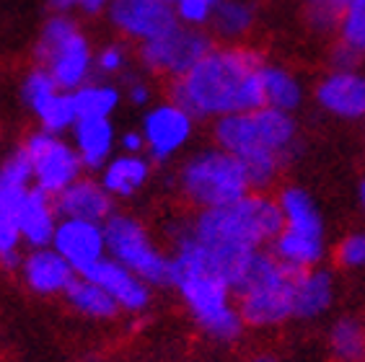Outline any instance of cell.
I'll return each mask as SVG.
<instances>
[{
	"label": "cell",
	"mask_w": 365,
	"mask_h": 362,
	"mask_svg": "<svg viewBox=\"0 0 365 362\" xmlns=\"http://www.w3.org/2000/svg\"><path fill=\"white\" fill-rule=\"evenodd\" d=\"M127 65H130V49L122 42H109L101 49H96L93 55V73L101 78H114V76H125Z\"/></svg>",
	"instance_id": "obj_34"
},
{
	"label": "cell",
	"mask_w": 365,
	"mask_h": 362,
	"mask_svg": "<svg viewBox=\"0 0 365 362\" xmlns=\"http://www.w3.org/2000/svg\"><path fill=\"white\" fill-rule=\"evenodd\" d=\"M55 14H73L78 11V0H47Z\"/></svg>",
	"instance_id": "obj_41"
},
{
	"label": "cell",
	"mask_w": 365,
	"mask_h": 362,
	"mask_svg": "<svg viewBox=\"0 0 365 362\" xmlns=\"http://www.w3.org/2000/svg\"><path fill=\"white\" fill-rule=\"evenodd\" d=\"M55 207L60 217H81L93 223H106L114 212V197L104 184L91 176H78L71 187H65L55 197Z\"/></svg>",
	"instance_id": "obj_17"
},
{
	"label": "cell",
	"mask_w": 365,
	"mask_h": 362,
	"mask_svg": "<svg viewBox=\"0 0 365 362\" xmlns=\"http://www.w3.org/2000/svg\"><path fill=\"white\" fill-rule=\"evenodd\" d=\"M269 246H272L274 257L295 272L319 267L324 262V257H327V241H324V236L303 233V230L280 228V233L274 236V241Z\"/></svg>",
	"instance_id": "obj_22"
},
{
	"label": "cell",
	"mask_w": 365,
	"mask_h": 362,
	"mask_svg": "<svg viewBox=\"0 0 365 362\" xmlns=\"http://www.w3.org/2000/svg\"><path fill=\"white\" fill-rule=\"evenodd\" d=\"M106 230V257L133 269L150 287L169 285L171 257L155 246L150 230L133 215L112 212L104 223Z\"/></svg>",
	"instance_id": "obj_8"
},
{
	"label": "cell",
	"mask_w": 365,
	"mask_h": 362,
	"mask_svg": "<svg viewBox=\"0 0 365 362\" xmlns=\"http://www.w3.org/2000/svg\"><path fill=\"white\" fill-rule=\"evenodd\" d=\"M112 3L114 0H78V11H83V14H88V16H96V14H101V11H106Z\"/></svg>",
	"instance_id": "obj_40"
},
{
	"label": "cell",
	"mask_w": 365,
	"mask_h": 362,
	"mask_svg": "<svg viewBox=\"0 0 365 362\" xmlns=\"http://www.w3.org/2000/svg\"><path fill=\"white\" fill-rule=\"evenodd\" d=\"M337 42L365 55V0H352L344 8L337 24Z\"/></svg>",
	"instance_id": "obj_32"
},
{
	"label": "cell",
	"mask_w": 365,
	"mask_h": 362,
	"mask_svg": "<svg viewBox=\"0 0 365 362\" xmlns=\"http://www.w3.org/2000/svg\"><path fill=\"white\" fill-rule=\"evenodd\" d=\"M212 47H215V39L207 29L176 24L166 34L138 44V60L150 76H163L174 81V78H182L190 68H195Z\"/></svg>",
	"instance_id": "obj_9"
},
{
	"label": "cell",
	"mask_w": 365,
	"mask_h": 362,
	"mask_svg": "<svg viewBox=\"0 0 365 362\" xmlns=\"http://www.w3.org/2000/svg\"><path fill=\"white\" fill-rule=\"evenodd\" d=\"M14 217L21 230L24 246L39 249V246L52 244L55 228L60 223V212L55 207V197L44 195L42 189L31 187L26 192L19 207L14 210Z\"/></svg>",
	"instance_id": "obj_19"
},
{
	"label": "cell",
	"mask_w": 365,
	"mask_h": 362,
	"mask_svg": "<svg viewBox=\"0 0 365 362\" xmlns=\"http://www.w3.org/2000/svg\"><path fill=\"white\" fill-rule=\"evenodd\" d=\"M215 6H218V0H174V3H171L176 21L184 24V26H195V29L210 26Z\"/></svg>",
	"instance_id": "obj_36"
},
{
	"label": "cell",
	"mask_w": 365,
	"mask_h": 362,
	"mask_svg": "<svg viewBox=\"0 0 365 362\" xmlns=\"http://www.w3.org/2000/svg\"><path fill=\"white\" fill-rule=\"evenodd\" d=\"M73 93V104H76L78 119L86 117H101V119H112V114L120 109L122 101V90L106 81V78H91L86 81L83 86H78Z\"/></svg>",
	"instance_id": "obj_27"
},
{
	"label": "cell",
	"mask_w": 365,
	"mask_h": 362,
	"mask_svg": "<svg viewBox=\"0 0 365 362\" xmlns=\"http://www.w3.org/2000/svg\"><path fill=\"white\" fill-rule=\"evenodd\" d=\"M363 60H365V55H360V52H355V49H350L347 44H342V42L334 44V47H331V52H329L331 70L363 68Z\"/></svg>",
	"instance_id": "obj_38"
},
{
	"label": "cell",
	"mask_w": 365,
	"mask_h": 362,
	"mask_svg": "<svg viewBox=\"0 0 365 362\" xmlns=\"http://www.w3.org/2000/svg\"><path fill=\"white\" fill-rule=\"evenodd\" d=\"M262 96H264V106L269 109L293 114L303 104L301 78L282 65L264 63L262 65Z\"/></svg>",
	"instance_id": "obj_24"
},
{
	"label": "cell",
	"mask_w": 365,
	"mask_h": 362,
	"mask_svg": "<svg viewBox=\"0 0 365 362\" xmlns=\"http://www.w3.org/2000/svg\"><path fill=\"white\" fill-rule=\"evenodd\" d=\"M125 98L135 106H148L153 98V88L145 78L140 76H125Z\"/></svg>",
	"instance_id": "obj_37"
},
{
	"label": "cell",
	"mask_w": 365,
	"mask_h": 362,
	"mask_svg": "<svg viewBox=\"0 0 365 362\" xmlns=\"http://www.w3.org/2000/svg\"><path fill=\"white\" fill-rule=\"evenodd\" d=\"M295 269L282 264L272 251H257L236 282V308L249 329H277L293 319Z\"/></svg>",
	"instance_id": "obj_4"
},
{
	"label": "cell",
	"mask_w": 365,
	"mask_h": 362,
	"mask_svg": "<svg viewBox=\"0 0 365 362\" xmlns=\"http://www.w3.org/2000/svg\"><path fill=\"white\" fill-rule=\"evenodd\" d=\"M337 300V282L329 269L322 264L311 269L295 272L293 285V319L314 321L329 314V308Z\"/></svg>",
	"instance_id": "obj_18"
},
{
	"label": "cell",
	"mask_w": 365,
	"mask_h": 362,
	"mask_svg": "<svg viewBox=\"0 0 365 362\" xmlns=\"http://www.w3.org/2000/svg\"><path fill=\"white\" fill-rule=\"evenodd\" d=\"M277 205H280L282 228L324 236V217L314 197L303 187H282L277 195Z\"/></svg>",
	"instance_id": "obj_25"
},
{
	"label": "cell",
	"mask_w": 365,
	"mask_h": 362,
	"mask_svg": "<svg viewBox=\"0 0 365 362\" xmlns=\"http://www.w3.org/2000/svg\"><path fill=\"white\" fill-rule=\"evenodd\" d=\"M21 150L26 153L29 166H31L34 187L49 197H57L86 171L73 143L65 140L63 135L36 130L26 138Z\"/></svg>",
	"instance_id": "obj_10"
},
{
	"label": "cell",
	"mask_w": 365,
	"mask_h": 362,
	"mask_svg": "<svg viewBox=\"0 0 365 362\" xmlns=\"http://www.w3.org/2000/svg\"><path fill=\"white\" fill-rule=\"evenodd\" d=\"M327 344L331 362H365V321L339 316L327 334Z\"/></svg>",
	"instance_id": "obj_29"
},
{
	"label": "cell",
	"mask_w": 365,
	"mask_h": 362,
	"mask_svg": "<svg viewBox=\"0 0 365 362\" xmlns=\"http://www.w3.org/2000/svg\"><path fill=\"white\" fill-rule=\"evenodd\" d=\"M88 277L96 282L98 287H104L106 295L117 303L122 314H133L140 316L150 306V298H153V287L148 285L145 279L138 277L133 269H127L125 264L114 262L112 257H104L96 267L86 272Z\"/></svg>",
	"instance_id": "obj_15"
},
{
	"label": "cell",
	"mask_w": 365,
	"mask_h": 362,
	"mask_svg": "<svg viewBox=\"0 0 365 362\" xmlns=\"http://www.w3.org/2000/svg\"><path fill=\"white\" fill-rule=\"evenodd\" d=\"M65 300L68 306L76 311V314L86 316L91 321H109L120 314V308L109 295H106L104 287H98L88 274H76L73 282L65 290Z\"/></svg>",
	"instance_id": "obj_26"
},
{
	"label": "cell",
	"mask_w": 365,
	"mask_h": 362,
	"mask_svg": "<svg viewBox=\"0 0 365 362\" xmlns=\"http://www.w3.org/2000/svg\"><path fill=\"white\" fill-rule=\"evenodd\" d=\"M195 122L182 104H176L174 98L153 104L143 114L140 133L145 140V155L155 163H166L174 155H179L184 148L190 145L195 135Z\"/></svg>",
	"instance_id": "obj_11"
},
{
	"label": "cell",
	"mask_w": 365,
	"mask_h": 362,
	"mask_svg": "<svg viewBox=\"0 0 365 362\" xmlns=\"http://www.w3.org/2000/svg\"><path fill=\"white\" fill-rule=\"evenodd\" d=\"M254 24H257L254 0H218L207 29H210L212 39H220L225 44H239L244 36L252 34Z\"/></svg>",
	"instance_id": "obj_23"
},
{
	"label": "cell",
	"mask_w": 365,
	"mask_h": 362,
	"mask_svg": "<svg viewBox=\"0 0 365 362\" xmlns=\"http://www.w3.org/2000/svg\"><path fill=\"white\" fill-rule=\"evenodd\" d=\"M24 238L14 212L0 215V267L3 269H19L24 259Z\"/></svg>",
	"instance_id": "obj_33"
},
{
	"label": "cell",
	"mask_w": 365,
	"mask_h": 362,
	"mask_svg": "<svg viewBox=\"0 0 365 362\" xmlns=\"http://www.w3.org/2000/svg\"><path fill=\"white\" fill-rule=\"evenodd\" d=\"M31 187H34L31 166H29L26 153L19 148L0 163V215L14 212Z\"/></svg>",
	"instance_id": "obj_28"
},
{
	"label": "cell",
	"mask_w": 365,
	"mask_h": 362,
	"mask_svg": "<svg viewBox=\"0 0 365 362\" xmlns=\"http://www.w3.org/2000/svg\"><path fill=\"white\" fill-rule=\"evenodd\" d=\"M150 158L145 153H114L98 171V181L114 200H130L150 181Z\"/></svg>",
	"instance_id": "obj_21"
},
{
	"label": "cell",
	"mask_w": 365,
	"mask_h": 362,
	"mask_svg": "<svg viewBox=\"0 0 365 362\" xmlns=\"http://www.w3.org/2000/svg\"><path fill=\"white\" fill-rule=\"evenodd\" d=\"M31 114L39 122V130H47V133L65 135L71 133V127L76 125V104H73V93L71 90L57 88L55 93H49L42 104L34 106Z\"/></svg>",
	"instance_id": "obj_30"
},
{
	"label": "cell",
	"mask_w": 365,
	"mask_h": 362,
	"mask_svg": "<svg viewBox=\"0 0 365 362\" xmlns=\"http://www.w3.org/2000/svg\"><path fill=\"white\" fill-rule=\"evenodd\" d=\"M49 246L73 267L76 274H86L106 257L104 223L81 220V217H60Z\"/></svg>",
	"instance_id": "obj_12"
},
{
	"label": "cell",
	"mask_w": 365,
	"mask_h": 362,
	"mask_svg": "<svg viewBox=\"0 0 365 362\" xmlns=\"http://www.w3.org/2000/svg\"><path fill=\"white\" fill-rule=\"evenodd\" d=\"M280 228L282 215L277 197H269L267 192H249L223 207L197 210L187 230L210 244L262 251L272 244Z\"/></svg>",
	"instance_id": "obj_2"
},
{
	"label": "cell",
	"mask_w": 365,
	"mask_h": 362,
	"mask_svg": "<svg viewBox=\"0 0 365 362\" xmlns=\"http://www.w3.org/2000/svg\"><path fill=\"white\" fill-rule=\"evenodd\" d=\"M106 16L112 26L135 44L150 42L179 24L174 8L158 0H114L106 8Z\"/></svg>",
	"instance_id": "obj_13"
},
{
	"label": "cell",
	"mask_w": 365,
	"mask_h": 362,
	"mask_svg": "<svg viewBox=\"0 0 365 362\" xmlns=\"http://www.w3.org/2000/svg\"><path fill=\"white\" fill-rule=\"evenodd\" d=\"M314 101L324 114L342 122L365 119V70H329L319 78L314 88Z\"/></svg>",
	"instance_id": "obj_14"
},
{
	"label": "cell",
	"mask_w": 365,
	"mask_h": 362,
	"mask_svg": "<svg viewBox=\"0 0 365 362\" xmlns=\"http://www.w3.org/2000/svg\"><path fill=\"white\" fill-rule=\"evenodd\" d=\"M122 153H145V140H143L140 130H127L117 138Z\"/></svg>",
	"instance_id": "obj_39"
},
{
	"label": "cell",
	"mask_w": 365,
	"mask_h": 362,
	"mask_svg": "<svg viewBox=\"0 0 365 362\" xmlns=\"http://www.w3.org/2000/svg\"><path fill=\"white\" fill-rule=\"evenodd\" d=\"M184 308L190 311L200 331L215 341H236L244 331L239 308H236V293L233 285L212 272L197 269V267L174 264L171 262V279Z\"/></svg>",
	"instance_id": "obj_5"
},
{
	"label": "cell",
	"mask_w": 365,
	"mask_h": 362,
	"mask_svg": "<svg viewBox=\"0 0 365 362\" xmlns=\"http://www.w3.org/2000/svg\"><path fill=\"white\" fill-rule=\"evenodd\" d=\"M259 49L246 44H215L207 55L169 86V98L195 119H220L264 106Z\"/></svg>",
	"instance_id": "obj_1"
},
{
	"label": "cell",
	"mask_w": 365,
	"mask_h": 362,
	"mask_svg": "<svg viewBox=\"0 0 365 362\" xmlns=\"http://www.w3.org/2000/svg\"><path fill=\"white\" fill-rule=\"evenodd\" d=\"M176 181L182 197L195 210L223 207L254 192L244 163L218 145L190 155L179 168Z\"/></svg>",
	"instance_id": "obj_6"
},
{
	"label": "cell",
	"mask_w": 365,
	"mask_h": 362,
	"mask_svg": "<svg viewBox=\"0 0 365 362\" xmlns=\"http://www.w3.org/2000/svg\"><path fill=\"white\" fill-rule=\"evenodd\" d=\"M334 262L347 272H365V228L352 230L339 238L334 249Z\"/></svg>",
	"instance_id": "obj_35"
},
{
	"label": "cell",
	"mask_w": 365,
	"mask_h": 362,
	"mask_svg": "<svg viewBox=\"0 0 365 362\" xmlns=\"http://www.w3.org/2000/svg\"><path fill=\"white\" fill-rule=\"evenodd\" d=\"M352 0H303L306 6V24L317 34H337L339 16Z\"/></svg>",
	"instance_id": "obj_31"
},
{
	"label": "cell",
	"mask_w": 365,
	"mask_h": 362,
	"mask_svg": "<svg viewBox=\"0 0 365 362\" xmlns=\"http://www.w3.org/2000/svg\"><path fill=\"white\" fill-rule=\"evenodd\" d=\"M21 277L31 293L52 298V295H65L68 285L73 282L76 272L73 267L57 254L52 246H39V249H29L21 259Z\"/></svg>",
	"instance_id": "obj_16"
},
{
	"label": "cell",
	"mask_w": 365,
	"mask_h": 362,
	"mask_svg": "<svg viewBox=\"0 0 365 362\" xmlns=\"http://www.w3.org/2000/svg\"><path fill=\"white\" fill-rule=\"evenodd\" d=\"M249 362H280L277 357H272V355H257L254 360H249Z\"/></svg>",
	"instance_id": "obj_42"
},
{
	"label": "cell",
	"mask_w": 365,
	"mask_h": 362,
	"mask_svg": "<svg viewBox=\"0 0 365 362\" xmlns=\"http://www.w3.org/2000/svg\"><path fill=\"white\" fill-rule=\"evenodd\" d=\"M93 55L96 49L91 47V39L71 14L49 16L34 47L36 65L47 70L63 90H76L96 76Z\"/></svg>",
	"instance_id": "obj_7"
},
{
	"label": "cell",
	"mask_w": 365,
	"mask_h": 362,
	"mask_svg": "<svg viewBox=\"0 0 365 362\" xmlns=\"http://www.w3.org/2000/svg\"><path fill=\"white\" fill-rule=\"evenodd\" d=\"M158 3H169V6H171V3H174V0H158Z\"/></svg>",
	"instance_id": "obj_44"
},
{
	"label": "cell",
	"mask_w": 365,
	"mask_h": 362,
	"mask_svg": "<svg viewBox=\"0 0 365 362\" xmlns=\"http://www.w3.org/2000/svg\"><path fill=\"white\" fill-rule=\"evenodd\" d=\"M360 207H363V212H365V181L360 184Z\"/></svg>",
	"instance_id": "obj_43"
},
{
	"label": "cell",
	"mask_w": 365,
	"mask_h": 362,
	"mask_svg": "<svg viewBox=\"0 0 365 362\" xmlns=\"http://www.w3.org/2000/svg\"><path fill=\"white\" fill-rule=\"evenodd\" d=\"M117 138L120 135L112 119L86 117L76 119V125L71 127V143L86 171H101L106 166V160L117 150Z\"/></svg>",
	"instance_id": "obj_20"
},
{
	"label": "cell",
	"mask_w": 365,
	"mask_h": 362,
	"mask_svg": "<svg viewBox=\"0 0 365 362\" xmlns=\"http://www.w3.org/2000/svg\"><path fill=\"white\" fill-rule=\"evenodd\" d=\"M215 145L233 153L241 163L280 160L288 163L298 150V125L293 114L257 106L249 112L228 114L212 125Z\"/></svg>",
	"instance_id": "obj_3"
}]
</instances>
